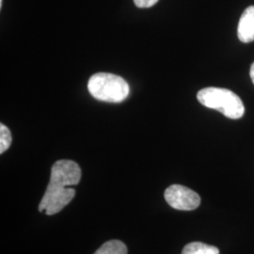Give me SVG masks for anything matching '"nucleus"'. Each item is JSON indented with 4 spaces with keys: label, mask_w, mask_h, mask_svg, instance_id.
I'll use <instances>...</instances> for the list:
<instances>
[{
    "label": "nucleus",
    "mask_w": 254,
    "mask_h": 254,
    "mask_svg": "<svg viewBox=\"0 0 254 254\" xmlns=\"http://www.w3.org/2000/svg\"><path fill=\"white\" fill-rule=\"evenodd\" d=\"M80 179L81 170L74 161H57L51 169L50 181L39 204V211L46 212L48 216L61 212L75 195V190L68 187L76 186Z\"/></svg>",
    "instance_id": "1"
},
{
    "label": "nucleus",
    "mask_w": 254,
    "mask_h": 254,
    "mask_svg": "<svg viewBox=\"0 0 254 254\" xmlns=\"http://www.w3.org/2000/svg\"><path fill=\"white\" fill-rule=\"evenodd\" d=\"M197 99L202 106L216 109L229 119H240L245 112V107L240 97L228 89L216 87L202 89L198 92Z\"/></svg>",
    "instance_id": "2"
},
{
    "label": "nucleus",
    "mask_w": 254,
    "mask_h": 254,
    "mask_svg": "<svg viewBox=\"0 0 254 254\" xmlns=\"http://www.w3.org/2000/svg\"><path fill=\"white\" fill-rule=\"evenodd\" d=\"M88 90L95 99L108 103L123 102L130 91L123 77L109 73L93 74L88 82Z\"/></svg>",
    "instance_id": "3"
},
{
    "label": "nucleus",
    "mask_w": 254,
    "mask_h": 254,
    "mask_svg": "<svg viewBox=\"0 0 254 254\" xmlns=\"http://www.w3.org/2000/svg\"><path fill=\"white\" fill-rule=\"evenodd\" d=\"M165 200L170 206L181 211H192L200 204V197L195 191L181 185H173L164 193Z\"/></svg>",
    "instance_id": "4"
},
{
    "label": "nucleus",
    "mask_w": 254,
    "mask_h": 254,
    "mask_svg": "<svg viewBox=\"0 0 254 254\" xmlns=\"http://www.w3.org/2000/svg\"><path fill=\"white\" fill-rule=\"evenodd\" d=\"M238 39L242 43L254 41V6H250L243 11L237 27Z\"/></svg>",
    "instance_id": "5"
},
{
    "label": "nucleus",
    "mask_w": 254,
    "mask_h": 254,
    "mask_svg": "<svg viewBox=\"0 0 254 254\" xmlns=\"http://www.w3.org/2000/svg\"><path fill=\"white\" fill-rule=\"evenodd\" d=\"M182 254H219V250L217 247L201 242H192L185 246Z\"/></svg>",
    "instance_id": "6"
},
{
    "label": "nucleus",
    "mask_w": 254,
    "mask_h": 254,
    "mask_svg": "<svg viewBox=\"0 0 254 254\" xmlns=\"http://www.w3.org/2000/svg\"><path fill=\"white\" fill-rule=\"evenodd\" d=\"M94 254H127V248L120 240H110L101 246Z\"/></svg>",
    "instance_id": "7"
},
{
    "label": "nucleus",
    "mask_w": 254,
    "mask_h": 254,
    "mask_svg": "<svg viewBox=\"0 0 254 254\" xmlns=\"http://www.w3.org/2000/svg\"><path fill=\"white\" fill-rule=\"evenodd\" d=\"M11 134L9 128L5 125H0V154H3L11 144Z\"/></svg>",
    "instance_id": "8"
},
{
    "label": "nucleus",
    "mask_w": 254,
    "mask_h": 254,
    "mask_svg": "<svg viewBox=\"0 0 254 254\" xmlns=\"http://www.w3.org/2000/svg\"><path fill=\"white\" fill-rule=\"evenodd\" d=\"M158 2V0H134V3L136 7L138 8H151L156 3Z\"/></svg>",
    "instance_id": "9"
},
{
    "label": "nucleus",
    "mask_w": 254,
    "mask_h": 254,
    "mask_svg": "<svg viewBox=\"0 0 254 254\" xmlns=\"http://www.w3.org/2000/svg\"><path fill=\"white\" fill-rule=\"evenodd\" d=\"M250 74H251V78H252V80H253L254 84V63L253 64V65H252V67H251Z\"/></svg>",
    "instance_id": "10"
},
{
    "label": "nucleus",
    "mask_w": 254,
    "mask_h": 254,
    "mask_svg": "<svg viewBox=\"0 0 254 254\" xmlns=\"http://www.w3.org/2000/svg\"><path fill=\"white\" fill-rule=\"evenodd\" d=\"M2 2H3V0H0V7H2Z\"/></svg>",
    "instance_id": "11"
}]
</instances>
